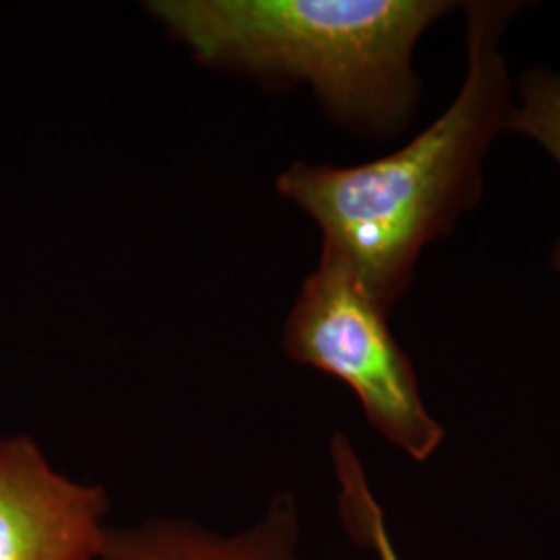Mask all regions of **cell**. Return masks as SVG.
<instances>
[{
	"label": "cell",
	"instance_id": "4",
	"mask_svg": "<svg viewBox=\"0 0 560 560\" xmlns=\"http://www.w3.org/2000/svg\"><path fill=\"white\" fill-rule=\"evenodd\" d=\"M110 497L71 480L25 436L0 441V560H98Z\"/></svg>",
	"mask_w": 560,
	"mask_h": 560
},
{
	"label": "cell",
	"instance_id": "3",
	"mask_svg": "<svg viewBox=\"0 0 560 560\" xmlns=\"http://www.w3.org/2000/svg\"><path fill=\"white\" fill-rule=\"evenodd\" d=\"M386 318L351 270L322 254L301 287L282 342L291 360L345 382L386 441L413 460H428L444 428L421 399L416 368Z\"/></svg>",
	"mask_w": 560,
	"mask_h": 560
},
{
	"label": "cell",
	"instance_id": "7",
	"mask_svg": "<svg viewBox=\"0 0 560 560\" xmlns=\"http://www.w3.org/2000/svg\"><path fill=\"white\" fill-rule=\"evenodd\" d=\"M509 131L538 141L560 166V73L532 69L520 80V104L511 108ZM560 277V240L552 254Z\"/></svg>",
	"mask_w": 560,
	"mask_h": 560
},
{
	"label": "cell",
	"instance_id": "5",
	"mask_svg": "<svg viewBox=\"0 0 560 560\" xmlns=\"http://www.w3.org/2000/svg\"><path fill=\"white\" fill-rule=\"evenodd\" d=\"M98 560H303L300 506L282 492L235 532L171 515L113 525Z\"/></svg>",
	"mask_w": 560,
	"mask_h": 560
},
{
	"label": "cell",
	"instance_id": "1",
	"mask_svg": "<svg viewBox=\"0 0 560 560\" xmlns=\"http://www.w3.org/2000/svg\"><path fill=\"white\" fill-rule=\"evenodd\" d=\"M467 7V75L439 119L378 161L298 162L277 180L280 196L318 222L322 254L342 261L386 314L411 287L421 249L480 200L481 161L509 127L501 36L517 4Z\"/></svg>",
	"mask_w": 560,
	"mask_h": 560
},
{
	"label": "cell",
	"instance_id": "6",
	"mask_svg": "<svg viewBox=\"0 0 560 560\" xmlns=\"http://www.w3.org/2000/svg\"><path fill=\"white\" fill-rule=\"evenodd\" d=\"M332 463L339 480L340 509L347 527L355 538L370 546L381 560H400L386 529L381 504L374 499L360 457L345 434H337L330 444Z\"/></svg>",
	"mask_w": 560,
	"mask_h": 560
},
{
	"label": "cell",
	"instance_id": "2",
	"mask_svg": "<svg viewBox=\"0 0 560 560\" xmlns=\"http://www.w3.org/2000/svg\"><path fill=\"white\" fill-rule=\"evenodd\" d=\"M206 62L310 81L337 119L397 129L411 117L420 81L413 48L459 7L442 0H161L150 2Z\"/></svg>",
	"mask_w": 560,
	"mask_h": 560
}]
</instances>
